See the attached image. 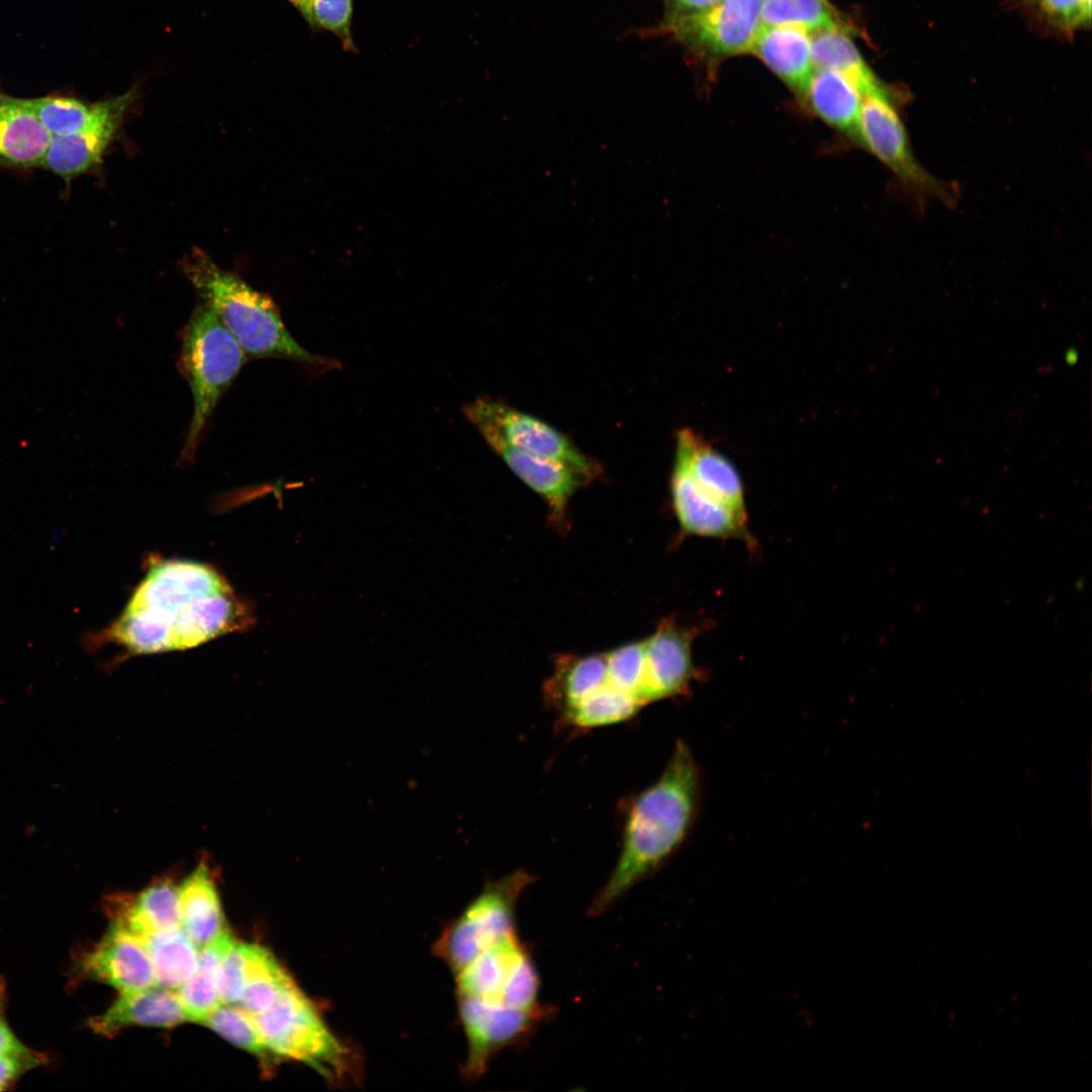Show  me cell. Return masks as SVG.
<instances>
[{
	"mask_svg": "<svg viewBox=\"0 0 1092 1092\" xmlns=\"http://www.w3.org/2000/svg\"><path fill=\"white\" fill-rule=\"evenodd\" d=\"M244 609L229 583L195 561L153 565L111 628L135 653L196 647L243 623Z\"/></svg>",
	"mask_w": 1092,
	"mask_h": 1092,
	"instance_id": "1",
	"label": "cell"
},
{
	"mask_svg": "<svg viewBox=\"0 0 1092 1092\" xmlns=\"http://www.w3.org/2000/svg\"><path fill=\"white\" fill-rule=\"evenodd\" d=\"M701 799V769L690 746L677 740L660 777L623 802L620 853L590 903V915L608 910L680 848L695 825Z\"/></svg>",
	"mask_w": 1092,
	"mask_h": 1092,
	"instance_id": "2",
	"label": "cell"
},
{
	"mask_svg": "<svg viewBox=\"0 0 1092 1092\" xmlns=\"http://www.w3.org/2000/svg\"><path fill=\"white\" fill-rule=\"evenodd\" d=\"M183 269L201 300L218 314L247 358L289 360L315 374L340 367L337 360L311 353L296 342L272 298L218 267L201 251H194Z\"/></svg>",
	"mask_w": 1092,
	"mask_h": 1092,
	"instance_id": "3",
	"label": "cell"
},
{
	"mask_svg": "<svg viewBox=\"0 0 1092 1092\" xmlns=\"http://www.w3.org/2000/svg\"><path fill=\"white\" fill-rule=\"evenodd\" d=\"M246 359L244 350L218 314L201 300L181 331L178 367L191 390L193 414L180 452V462L193 460L217 402L238 376Z\"/></svg>",
	"mask_w": 1092,
	"mask_h": 1092,
	"instance_id": "4",
	"label": "cell"
},
{
	"mask_svg": "<svg viewBox=\"0 0 1092 1092\" xmlns=\"http://www.w3.org/2000/svg\"><path fill=\"white\" fill-rule=\"evenodd\" d=\"M251 1017L272 1055L303 1062L329 1078L348 1069L346 1050L294 981Z\"/></svg>",
	"mask_w": 1092,
	"mask_h": 1092,
	"instance_id": "5",
	"label": "cell"
},
{
	"mask_svg": "<svg viewBox=\"0 0 1092 1092\" xmlns=\"http://www.w3.org/2000/svg\"><path fill=\"white\" fill-rule=\"evenodd\" d=\"M534 880L530 873L517 870L486 885L438 942L439 954L454 971L516 932L518 900Z\"/></svg>",
	"mask_w": 1092,
	"mask_h": 1092,
	"instance_id": "6",
	"label": "cell"
},
{
	"mask_svg": "<svg viewBox=\"0 0 1092 1092\" xmlns=\"http://www.w3.org/2000/svg\"><path fill=\"white\" fill-rule=\"evenodd\" d=\"M466 419L488 444L502 442L527 453L565 463L588 482L602 471L565 435L546 422L502 400L479 396L462 408Z\"/></svg>",
	"mask_w": 1092,
	"mask_h": 1092,
	"instance_id": "7",
	"label": "cell"
},
{
	"mask_svg": "<svg viewBox=\"0 0 1092 1092\" xmlns=\"http://www.w3.org/2000/svg\"><path fill=\"white\" fill-rule=\"evenodd\" d=\"M853 135L917 198L953 202V190L916 159L905 125L883 88L862 95Z\"/></svg>",
	"mask_w": 1092,
	"mask_h": 1092,
	"instance_id": "8",
	"label": "cell"
},
{
	"mask_svg": "<svg viewBox=\"0 0 1092 1092\" xmlns=\"http://www.w3.org/2000/svg\"><path fill=\"white\" fill-rule=\"evenodd\" d=\"M763 0H720L701 11L672 15L667 27L679 40L713 57L750 53L761 27Z\"/></svg>",
	"mask_w": 1092,
	"mask_h": 1092,
	"instance_id": "9",
	"label": "cell"
},
{
	"mask_svg": "<svg viewBox=\"0 0 1092 1092\" xmlns=\"http://www.w3.org/2000/svg\"><path fill=\"white\" fill-rule=\"evenodd\" d=\"M459 997L468 1039L466 1071L472 1078L483 1074L495 1053L524 1040L551 1013L543 1005L524 1009L482 998Z\"/></svg>",
	"mask_w": 1092,
	"mask_h": 1092,
	"instance_id": "10",
	"label": "cell"
},
{
	"mask_svg": "<svg viewBox=\"0 0 1092 1092\" xmlns=\"http://www.w3.org/2000/svg\"><path fill=\"white\" fill-rule=\"evenodd\" d=\"M135 98V89L97 102L85 127L69 135L51 138L41 166L71 180L96 166L116 134Z\"/></svg>",
	"mask_w": 1092,
	"mask_h": 1092,
	"instance_id": "11",
	"label": "cell"
},
{
	"mask_svg": "<svg viewBox=\"0 0 1092 1092\" xmlns=\"http://www.w3.org/2000/svg\"><path fill=\"white\" fill-rule=\"evenodd\" d=\"M700 631L673 618L664 619L644 641L646 692L649 704L687 696L702 673L694 662L692 646Z\"/></svg>",
	"mask_w": 1092,
	"mask_h": 1092,
	"instance_id": "12",
	"label": "cell"
},
{
	"mask_svg": "<svg viewBox=\"0 0 1092 1092\" xmlns=\"http://www.w3.org/2000/svg\"><path fill=\"white\" fill-rule=\"evenodd\" d=\"M672 509L680 533L713 539H737L755 545L748 515L737 512L707 494L691 476L685 461L677 455L670 477Z\"/></svg>",
	"mask_w": 1092,
	"mask_h": 1092,
	"instance_id": "13",
	"label": "cell"
},
{
	"mask_svg": "<svg viewBox=\"0 0 1092 1092\" xmlns=\"http://www.w3.org/2000/svg\"><path fill=\"white\" fill-rule=\"evenodd\" d=\"M77 971L120 992L158 986L151 959L140 939L112 920L102 939L81 956Z\"/></svg>",
	"mask_w": 1092,
	"mask_h": 1092,
	"instance_id": "14",
	"label": "cell"
},
{
	"mask_svg": "<svg viewBox=\"0 0 1092 1092\" xmlns=\"http://www.w3.org/2000/svg\"><path fill=\"white\" fill-rule=\"evenodd\" d=\"M489 447L510 469L548 504L555 521H563L567 505L575 491L588 481L571 466L536 456L508 444L496 442Z\"/></svg>",
	"mask_w": 1092,
	"mask_h": 1092,
	"instance_id": "15",
	"label": "cell"
},
{
	"mask_svg": "<svg viewBox=\"0 0 1092 1092\" xmlns=\"http://www.w3.org/2000/svg\"><path fill=\"white\" fill-rule=\"evenodd\" d=\"M187 1017L173 990L160 986L141 991L121 992L102 1014L89 1021L98 1034L113 1035L133 1025L174 1026Z\"/></svg>",
	"mask_w": 1092,
	"mask_h": 1092,
	"instance_id": "16",
	"label": "cell"
},
{
	"mask_svg": "<svg viewBox=\"0 0 1092 1092\" xmlns=\"http://www.w3.org/2000/svg\"><path fill=\"white\" fill-rule=\"evenodd\" d=\"M675 455L685 461L691 476L707 494L737 512L747 514L741 477L724 455L690 429L678 432Z\"/></svg>",
	"mask_w": 1092,
	"mask_h": 1092,
	"instance_id": "17",
	"label": "cell"
},
{
	"mask_svg": "<svg viewBox=\"0 0 1092 1092\" xmlns=\"http://www.w3.org/2000/svg\"><path fill=\"white\" fill-rule=\"evenodd\" d=\"M51 138L29 99L0 91V162L23 168L39 166Z\"/></svg>",
	"mask_w": 1092,
	"mask_h": 1092,
	"instance_id": "18",
	"label": "cell"
},
{
	"mask_svg": "<svg viewBox=\"0 0 1092 1092\" xmlns=\"http://www.w3.org/2000/svg\"><path fill=\"white\" fill-rule=\"evenodd\" d=\"M750 53L790 87L804 94L815 71L810 33L799 27L761 25Z\"/></svg>",
	"mask_w": 1092,
	"mask_h": 1092,
	"instance_id": "19",
	"label": "cell"
},
{
	"mask_svg": "<svg viewBox=\"0 0 1092 1092\" xmlns=\"http://www.w3.org/2000/svg\"><path fill=\"white\" fill-rule=\"evenodd\" d=\"M110 906L112 920L136 936L181 927L178 887L169 879L152 884L133 898H114Z\"/></svg>",
	"mask_w": 1092,
	"mask_h": 1092,
	"instance_id": "20",
	"label": "cell"
},
{
	"mask_svg": "<svg viewBox=\"0 0 1092 1092\" xmlns=\"http://www.w3.org/2000/svg\"><path fill=\"white\" fill-rule=\"evenodd\" d=\"M607 680L606 654L561 655L543 685V699L556 720Z\"/></svg>",
	"mask_w": 1092,
	"mask_h": 1092,
	"instance_id": "21",
	"label": "cell"
},
{
	"mask_svg": "<svg viewBox=\"0 0 1092 1092\" xmlns=\"http://www.w3.org/2000/svg\"><path fill=\"white\" fill-rule=\"evenodd\" d=\"M178 898L180 925L198 948L224 929L216 886L205 862L178 886Z\"/></svg>",
	"mask_w": 1092,
	"mask_h": 1092,
	"instance_id": "22",
	"label": "cell"
},
{
	"mask_svg": "<svg viewBox=\"0 0 1092 1092\" xmlns=\"http://www.w3.org/2000/svg\"><path fill=\"white\" fill-rule=\"evenodd\" d=\"M527 952L516 932L484 950L457 972L459 996L502 1002L515 966Z\"/></svg>",
	"mask_w": 1092,
	"mask_h": 1092,
	"instance_id": "23",
	"label": "cell"
},
{
	"mask_svg": "<svg viewBox=\"0 0 1092 1092\" xmlns=\"http://www.w3.org/2000/svg\"><path fill=\"white\" fill-rule=\"evenodd\" d=\"M236 943L224 928L211 941L199 948L192 974L177 989L187 1020L205 1023L220 1005L217 992V972L222 958Z\"/></svg>",
	"mask_w": 1092,
	"mask_h": 1092,
	"instance_id": "24",
	"label": "cell"
},
{
	"mask_svg": "<svg viewBox=\"0 0 1092 1092\" xmlns=\"http://www.w3.org/2000/svg\"><path fill=\"white\" fill-rule=\"evenodd\" d=\"M803 97L823 121L854 134L862 96L843 75L831 70H815Z\"/></svg>",
	"mask_w": 1092,
	"mask_h": 1092,
	"instance_id": "25",
	"label": "cell"
},
{
	"mask_svg": "<svg viewBox=\"0 0 1092 1092\" xmlns=\"http://www.w3.org/2000/svg\"><path fill=\"white\" fill-rule=\"evenodd\" d=\"M810 40L815 70H831L843 75L861 96L882 88L843 29L817 31L810 34Z\"/></svg>",
	"mask_w": 1092,
	"mask_h": 1092,
	"instance_id": "26",
	"label": "cell"
},
{
	"mask_svg": "<svg viewBox=\"0 0 1092 1092\" xmlns=\"http://www.w3.org/2000/svg\"><path fill=\"white\" fill-rule=\"evenodd\" d=\"M136 937L151 959L158 986L177 990L194 971L199 948L182 927Z\"/></svg>",
	"mask_w": 1092,
	"mask_h": 1092,
	"instance_id": "27",
	"label": "cell"
},
{
	"mask_svg": "<svg viewBox=\"0 0 1092 1092\" xmlns=\"http://www.w3.org/2000/svg\"><path fill=\"white\" fill-rule=\"evenodd\" d=\"M292 981L267 948L248 943L245 990L238 1004L250 1015L258 1014L269 1008Z\"/></svg>",
	"mask_w": 1092,
	"mask_h": 1092,
	"instance_id": "28",
	"label": "cell"
},
{
	"mask_svg": "<svg viewBox=\"0 0 1092 1092\" xmlns=\"http://www.w3.org/2000/svg\"><path fill=\"white\" fill-rule=\"evenodd\" d=\"M761 24L799 27L810 34L843 29L839 16L826 0H763Z\"/></svg>",
	"mask_w": 1092,
	"mask_h": 1092,
	"instance_id": "29",
	"label": "cell"
},
{
	"mask_svg": "<svg viewBox=\"0 0 1092 1092\" xmlns=\"http://www.w3.org/2000/svg\"><path fill=\"white\" fill-rule=\"evenodd\" d=\"M609 686L632 698L641 708L649 704L646 692L644 641L633 642L606 653Z\"/></svg>",
	"mask_w": 1092,
	"mask_h": 1092,
	"instance_id": "30",
	"label": "cell"
},
{
	"mask_svg": "<svg viewBox=\"0 0 1092 1092\" xmlns=\"http://www.w3.org/2000/svg\"><path fill=\"white\" fill-rule=\"evenodd\" d=\"M29 100L35 115L51 136L69 135L85 127L92 118L96 105L60 95Z\"/></svg>",
	"mask_w": 1092,
	"mask_h": 1092,
	"instance_id": "31",
	"label": "cell"
},
{
	"mask_svg": "<svg viewBox=\"0 0 1092 1092\" xmlns=\"http://www.w3.org/2000/svg\"><path fill=\"white\" fill-rule=\"evenodd\" d=\"M205 1024L233 1044L260 1057L262 1060H268L272 1055L251 1015L240 1007L236 1008L232 1005L220 1004L208 1016Z\"/></svg>",
	"mask_w": 1092,
	"mask_h": 1092,
	"instance_id": "32",
	"label": "cell"
},
{
	"mask_svg": "<svg viewBox=\"0 0 1092 1092\" xmlns=\"http://www.w3.org/2000/svg\"><path fill=\"white\" fill-rule=\"evenodd\" d=\"M297 10L310 26L334 33L346 51H356L351 33L353 0H304Z\"/></svg>",
	"mask_w": 1092,
	"mask_h": 1092,
	"instance_id": "33",
	"label": "cell"
},
{
	"mask_svg": "<svg viewBox=\"0 0 1092 1092\" xmlns=\"http://www.w3.org/2000/svg\"><path fill=\"white\" fill-rule=\"evenodd\" d=\"M248 943H235L222 958L217 972L220 1004H238L245 990Z\"/></svg>",
	"mask_w": 1092,
	"mask_h": 1092,
	"instance_id": "34",
	"label": "cell"
},
{
	"mask_svg": "<svg viewBox=\"0 0 1092 1092\" xmlns=\"http://www.w3.org/2000/svg\"><path fill=\"white\" fill-rule=\"evenodd\" d=\"M1053 23L1065 28L1077 27L1090 18L1091 0H1037Z\"/></svg>",
	"mask_w": 1092,
	"mask_h": 1092,
	"instance_id": "35",
	"label": "cell"
},
{
	"mask_svg": "<svg viewBox=\"0 0 1092 1092\" xmlns=\"http://www.w3.org/2000/svg\"><path fill=\"white\" fill-rule=\"evenodd\" d=\"M48 1061L44 1054L32 1050L21 1055L0 1057V1091H5L32 1069L43 1066Z\"/></svg>",
	"mask_w": 1092,
	"mask_h": 1092,
	"instance_id": "36",
	"label": "cell"
},
{
	"mask_svg": "<svg viewBox=\"0 0 1092 1092\" xmlns=\"http://www.w3.org/2000/svg\"><path fill=\"white\" fill-rule=\"evenodd\" d=\"M6 993L4 981L0 980V1057L21 1055L32 1051L11 1029L5 1014Z\"/></svg>",
	"mask_w": 1092,
	"mask_h": 1092,
	"instance_id": "37",
	"label": "cell"
},
{
	"mask_svg": "<svg viewBox=\"0 0 1092 1092\" xmlns=\"http://www.w3.org/2000/svg\"><path fill=\"white\" fill-rule=\"evenodd\" d=\"M671 9L672 15L688 14L704 10L718 3L720 0H665Z\"/></svg>",
	"mask_w": 1092,
	"mask_h": 1092,
	"instance_id": "38",
	"label": "cell"
},
{
	"mask_svg": "<svg viewBox=\"0 0 1092 1092\" xmlns=\"http://www.w3.org/2000/svg\"><path fill=\"white\" fill-rule=\"evenodd\" d=\"M295 8H297L304 0H288Z\"/></svg>",
	"mask_w": 1092,
	"mask_h": 1092,
	"instance_id": "39",
	"label": "cell"
}]
</instances>
